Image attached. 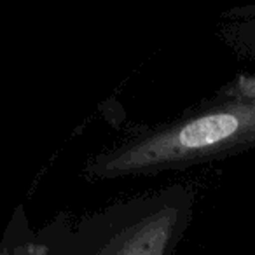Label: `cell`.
<instances>
[{
	"label": "cell",
	"mask_w": 255,
	"mask_h": 255,
	"mask_svg": "<svg viewBox=\"0 0 255 255\" xmlns=\"http://www.w3.org/2000/svg\"><path fill=\"white\" fill-rule=\"evenodd\" d=\"M255 147V75H240L173 121L142 128L88 161L89 180L157 175Z\"/></svg>",
	"instance_id": "obj_1"
},
{
	"label": "cell",
	"mask_w": 255,
	"mask_h": 255,
	"mask_svg": "<svg viewBox=\"0 0 255 255\" xmlns=\"http://www.w3.org/2000/svg\"><path fill=\"white\" fill-rule=\"evenodd\" d=\"M194 205V189L175 184L105 206L72 227L53 224L54 234L40 241L46 255H173Z\"/></svg>",
	"instance_id": "obj_2"
},
{
	"label": "cell",
	"mask_w": 255,
	"mask_h": 255,
	"mask_svg": "<svg viewBox=\"0 0 255 255\" xmlns=\"http://www.w3.org/2000/svg\"><path fill=\"white\" fill-rule=\"evenodd\" d=\"M11 227L14 231V240L7 231L4 245H2V255H46V248H44L40 238H30L28 240V233L19 231V226L14 219L11 222Z\"/></svg>",
	"instance_id": "obj_3"
},
{
	"label": "cell",
	"mask_w": 255,
	"mask_h": 255,
	"mask_svg": "<svg viewBox=\"0 0 255 255\" xmlns=\"http://www.w3.org/2000/svg\"><path fill=\"white\" fill-rule=\"evenodd\" d=\"M227 19L224 33L227 39H255V7H241L226 12Z\"/></svg>",
	"instance_id": "obj_4"
},
{
	"label": "cell",
	"mask_w": 255,
	"mask_h": 255,
	"mask_svg": "<svg viewBox=\"0 0 255 255\" xmlns=\"http://www.w3.org/2000/svg\"><path fill=\"white\" fill-rule=\"evenodd\" d=\"M229 44H234L236 49L241 53L248 54L250 58H255V39H245V37H238V39H227Z\"/></svg>",
	"instance_id": "obj_5"
}]
</instances>
